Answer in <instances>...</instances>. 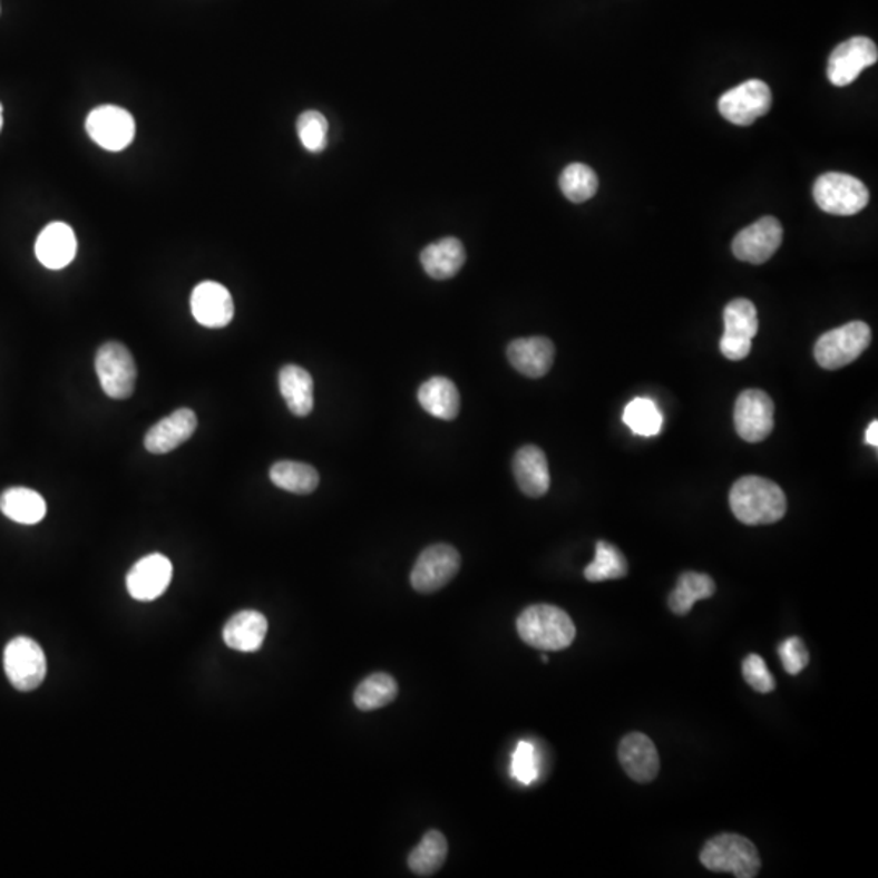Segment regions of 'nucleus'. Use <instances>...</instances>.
Instances as JSON below:
<instances>
[{"label": "nucleus", "mask_w": 878, "mask_h": 878, "mask_svg": "<svg viewBox=\"0 0 878 878\" xmlns=\"http://www.w3.org/2000/svg\"><path fill=\"white\" fill-rule=\"evenodd\" d=\"M729 505L735 518L747 526L778 523L788 511V499L781 487L757 476L742 477L732 485Z\"/></svg>", "instance_id": "1"}, {"label": "nucleus", "mask_w": 878, "mask_h": 878, "mask_svg": "<svg viewBox=\"0 0 878 878\" xmlns=\"http://www.w3.org/2000/svg\"><path fill=\"white\" fill-rule=\"evenodd\" d=\"M520 640L540 651H562L572 646L576 626L565 611L555 605L539 604L527 607L519 615Z\"/></svg>", "instance_id": "2"}, {"label": "nucleus", "mask_w": 878, "mask_h": 878, "mask_svg": "<svg viewBox=\"0 0 878 878\" xmlns=\"http://www.w3.org/2000/svg\"><path fill=\"white\" fill-rule=\"evenodd\" d=\"M700 860L708 870L731 872L738 878L757 877L761 867L755 845L734 833L719 835L710 839L701 849Z\"/></svg>", "instance_id": "3"}, {"label": "nucleus", "mask_w": 878, "mask_h": 878, "mask_svg": "<svg viewBox=\"0 0 878 878\" xmlns=\"http://www.w3.org/2000/svg\"><path fill=\"white\" fill-rule=\"evenodd\" d=\"M870 340H872V331L869 325L862 321H852L833 331L825 332L817 340L813 353L817 363L825 370H839L858 360L870 345Z\"/></svg>", "instance_id": "4"}, {"label": "nucleus", "mask_w": 878, "mask_h": 878, "mask_svg": "<svg viewBox=\"0 0 878 878\" xmlns=\"http://www.w3.org/2000/svg\"><path fill=\"white\" fill-rule=\"evenodd\" d=\"M813 199L827 214L849 217L869 204V189L862 181L845 173H825L813 184Z\"/></svg>", "instance_id": "5"}, {"label": "nucleus", "mask_w": 878, "mask_h": 878, "mask_svg": "<svg viewBox=\"0 0 878 878\" xmlns=\"http://www.w3.org/2000/svg\"><path fill=\"white\" fill-rule=\"evenodd\" d=\"M95 370L108 398L124 400L136 389L137 367L133 353L119 342H108L98 349Z\"/></svg>", "instance_id": "6"}, {"label": "nucleus", "mask_w": 878, "mask_h": 878, "mask_svg": "<svg viewBox=\"0 0 878 878\" xmlns=\"http://www.w3.org/2000/svg\"><path fill=\"white\" fill-rule=\"evenodd\" d=\"M3 671L20 692L37 690L48 674L45 651L37 641L27 636L13 638L3 651Z\"/></svg>", "instance_id": "7"}, {"label": "nucleus", "mask_w": 878, "mask_h": 878, "mask_svg": "<svg viewBox=\"0 0 878 878\" xmlns=\"http://www.w3.org/2000/svg\"><path fill=\"white\" fill-rule=\"evenodd\" d=\"M757 332L759 316L755 304L745 299L731 301L724 310V335L719 342L722 355L732 361L747 359Z\"/></svg>", "instance_id": "8"}, {"label": "nucleus", "mask_w": 878, "mask_h": 878, "mask_svg": "<svg viewBox=\"0 0 878 878\" xmlns=\"http://www.w3.org/2000/svg\"><path fill=\"white\" fill-rule=\"evenodd\" d=\"M460 568V555L448 544L431 545L421 552L412 573L410 584L421 594L437 593L456 578Z\"/></svg>", "instance_id": "9"}, {"label": "nucleus", "mask_w": 878, "mask_h": 878, "mask_svg": "<svg viewBox=\"0 0 878 878\" xmlns=\"http://www.w3.org/2000/svg\"><path fill=\"white\" fill-rule=\"evenodd\" d=\"M770 87L761 80H749L725 91L719 98L718 108L722 118L735 126H750L771 109Z\"/></svg>", "instance_id": "10"}, {"label": "nucleus", "mask_w": 878, "mask_h": 878, "mask_svg": "<svg viewBox=\"0 0 878 878\" xmlns=\"http://www.w3.org/2000/svg\"><path fill=\"white\" fill-rule=\"evenodd\" d=\"M85 129L90 139L105 150L120 152L129 147L136 137V120L127 109L103 105L88 115Z\"/></svg>", "instance_id": "11"}, {"label": "nucleus", "mask_w": 878, "mask_h": 878, "mask_svg": "<svg viewBox=\"0 0 878 878\" xmlns=\"http://www.w3.org/2000/svg\"><path fill=\"white\" fill-rule=\"evenodd\" d=\"M734 423L743 441H763L774 427L773 400L760 389H747L735 402Z\"/></svg>", "instance_id": "12"}, {"label": "nucleus", "mask_w": 878, "mask_h": 878, "mask_svg": "<svg viewBox=\"0 0 878 878\" xmlns=\"http://www.w3.org/2000/svg\"><path fill=\"white\" fill-rule=\"evenodd\" d=\"M878 59L876 42L866 37H855L841 42L828 60V80L835 87H848L860 72L874 66Z\"/></svg>", "instance_id": "13"}, {"label": "nucleus", "mask_w": 878, "mask_h": 878, "mask_svg": "<svg viewBox=\"0 0 878 878\" xmlns=\"http://www.w3.org/2000/svg\"><path fill=\"white\" fill-rule=\"evenodd\" d=\"M782 243V226L778 218L763 217L743 228L732 241V253L739 261L764 264L774 256Z\"/></svg>", "instance_id": "14"}, {"label": "nucleus", "mask_w": 878, "mask_h": 878, "mask_svg": "<svg viewBox=\"0 0 878 878\" xmlns=\"http://www.w3.org/2000/svg\"><path fill=\"white\" fill-rule=\"evenodd\" d=\"M173 565L165 555L152 554L140 558L127 573L126 586L130 597L140 602L158 599L168 589Z\"/></svg>", "instance_id": "15"}, {"label": "nucleus", "mask_w": 878, "mask_h": 878, "mask_svg": "<svg viewBox=\"0 0 878 878\" xmlns=\"http://www.w3.org/2000/svg\"><path fill=\"white\" fill-rule=\"evenodd\" d=\"M191 311L201 325L208 329H222L235 316V303L232 293L217 282H202L194 289L191 296Z\"/></svg>", "instance_id": "16"}, {"label": "nucleus", "mask_w": 878, "mask_h": 878, "mask_svg": "<svg viewBox=\"0 0 878 878\" xmlns=\"http://www.w3.org/2000/svg\"><path fill=\"white\" fill-rule=\"evenodd\" d=\"M197 428L196 413L179 409L155 423L145 435V449L152 455H168L193 437Z\"/></svg>", "instance_id": "17"}, {"label": "nucleus", "mask_w": 878, "mask_h": 878, "mask_svg": "<svg viewBox=\"0 0 878 878\" xmlns=\"http://www.w3.org/2000/svg\"><path fill=\"white\" fill-rule=\"evenodd\" d=\"M618 759L625 773L636 782L654 781L661 768L656 745L641 732H633L623 738L620 742Z\"/></svg>", "instance_id": "18"}, {"label": "nucleus", "mask_w": 878, "mask_h": 878, "mask_svg": "<svg viewBox=\"0 0 878 878\" xmlns=\"http://www.w3.org/2000/svg\"><path fill=\"white\" fill-rule=\"evenodd\" d=\"M506 355L516 371L537 380L554 367L555 345L547 338L516 339L509 343Z\"/></svg>", "instance_id": "19"}, {"label": "nucleus", "mask_w": 878, "mask_h": 878, "mask_svg": "<svg viewBox=\"0 0 878 878\" xmlns=\"http://www.w3.org/2000/svg\"><path fill=\"white\" fill-rule=\"evenodd\" d=\"M35 253L45 267L60 271L76 260V233L67 223H49L38 236Z\"/></svg>", "instance_id": "20"}, {"label": "nucleus", "mask_w": 878, "mask_h": 878, "mask_svg": "<svg viewBox=\"0 0 878 878\" xmlns=\"http://www.w3.org/2000/svg\"><path fill=\"white\" fill-rule=\"evenodd\" d=\"M513 472L520 491L530 498H540L550 488V470H548L545 452L537 446H524L513 459Z\"/></svg>", "instance_id": "21"}, {"label": "nucleus", "mask_w": 878, "mask_h": 878, "mask_svg": "<svg viewBox=\"0 0 878 878\" xmlns=\"http://www.w3.org/2000/svg\"><path fill=\"white\" fill-rule=\"evenodd\" d=\"M267 630V618L261 612L241 611L223 626V641L240 653H254L264 643Z\"/></svg>", "instance_id": "22"}, {"label": "nucleus", "mask_w": 878, "mask_h": 878, "mask_svg": "<svg viewBox=\"0 0 878 878\" xmlns=\"http://www.w3.org/2000/svg\"><path fill=\"white\" fill-rule=\"evenodd\" d=\"M280 394L295 417H308L314 407V381L304 368L286 364L279 374Z\"/></svg>", "instance_id": "23"}, {"label": "nucleus", "mask_w": 878, "mask_h": 878, "mask_svg": "<svg viewBox=\"0 0 878 878\" xmlns=\"http://www.w3.org/2000/svg\"><path fill=\"white\" fill-rule=\"evenodd\" d=\"M421 265L435 280H448L466 264V250L458 238H442L421 251Z\"/></svg>", "instance_id": "24"}, {"label": "nucleus", "mask_w": 878, "mask_h": 878, "mask_svg": "<svg viewBox=\"0 0 878 878\" xmlns=\"http://www.w3.org/2000/svg\"><path fill=\"white\" fill-rule=\"evenodd\" d=\"M419 402L425 412L439 420H455L459 416L460 394L455 382L435 377L419 389Z\"/></svg>", "instance_id": "25"}, {"label": "nucleus", "mask_w": 878, "mask_h": 878, "mask_svg": "<svg viewBox=\"0 0 878 878\" xmlns=\"http://www.w3.org/2000/svg\"><path fill=\"white\" fill-rule=\"evenodd\" d=\"M0 511L13 523L33 526L45 519L48 506L38 491L13 487L0 495Z\"/></svg>", "instance_id": "26"}, {"label": "nucleus", "mask_w": 878, "mask_h": 878, "mask_svg": "<svg viewBox=\"0 0 878 878\" xmlns=\"http://www.w3.org/2000/svg\"><path fill=\"white\" fill-rule=\"evenodd\" d=\"M714 593H716V584L711 576L686 572L680 576L677 586L669 596V607L675 615H686L692 612L696 602L710 599Z\"/></svg>", "instance_id": "27"}, {"label": "nucleus", "mask_w": 878, "mask_h": 878, "mask_svg": "<svg viewBox=\"0 0 878 878\" xmlns=\"http://www.w3.org/2000/svg\"><path fill=\"white\" fill-rule=\"evenodd\" d=\"M272 484L289 494L310 495L320 485V474L310 464L280 460L271 467Z\"/></svg>", "instance_id": "28"}, {"label": "nucleus", "mask_w": 878, "mask_h": 878, "mask_svg": "<svg viewBox=\"0 0 878 878\" xmlns=\"http://www.w3.org/2000/svg\"><path fill=\"white\" fill-rule=\"evenodd\" d=\"M448 858V841L437 830L428 831L417 848L409 855V869L416 876L431 877L441 869Z\"/></svg>", "instance_id": "29"}, {"label": "nucleus", "mask_w": 878, "mask_h": 878, "mask_svg": "<svg viewBox=\"0 0 878 878\" xmlns=\"http://www.w3.org/2000/svg\"><path fill=\"white\" fill-rule=\"evenodd\" d=\"M399 685L389 674H373L363 680L353 693L355 706L361 711L380 710L398 699Z\"/></svg>", "instance_id": "30"}, {"label": "nucleus", "mask_w": 878, "mask_h": 878, "mask_svg": "<svg viewBox=\"0 0 878 878\" xmlns=\"http://www.w3.org/2000/svg\"><path fill=\"white\" fill-rule=\"evenodd\" d=\"M628 575V563L622 552L608 542H597L596 557L584 569V578L591 583L602 581L622 579Z\"/></svg>", "instance_id": "31"}, {"label": "nucleus", "mask_w": 878, "mask_h": 878, "mask_svg": "<svg viewBox=\"0 0 878 878\" xmlns=\"http://www.w3.org/2000/svg\"><path fill=\"white\" fill-rule=\"evenodd\" d=\"M559 189L566 199L581 204L593 199L599 189V179L591 166L584 163H572L563 169L559 176Z\"/></svg>", "instance_id": "32"}, {"label": "nucleus", "mask_w": 878, "mask_h": 878, "mask_svg": "<svg viewBox=\"0 0 878 878\" xmlns=\"http://www.w3.org/2000/svg\"><path fill=\"white\" fill-rule=\"evenodd\" d=\"M623 421L626 427L640 437H656L661 433L662 419L661 410L651 399H633L623 410Z\"/></svg>", "instance_id": "33"}, {"label": "nucleus", "mask_w": 878, "mask_h": 878, "mask_svg": "<svg viewBox=\"0 0 878 878\" xmlns=\"http://www.w3.org/2000/svg\"><path fill=\"white\" fill-rule=\"evenodd\" d=\"M296 130L301 144L311 154H320L328 145L329 123L320 111H304L296 120Z\"/></svg>", "instance_id": "34"}, {"label": "nucleus", "mask_w": 878, "mask_h": 878, "mask_svg": "<svg viewBox=\"0 0 878 878\" xmlns=\"http://www.w3.org/2000/svg\"><path fill=\"white\" fill-rule=\"evenodd\" d=\"M511 777L520 784L529 786L539 778V757L536 745L529 740H520L511 760Z\"/></svg>", "instance_id": "35"}, {"label": "nucleus", "mask_w": 878, "mask_h": 878, "mask_svg": "<svg viewBox=\"0 0 878 878\" xmlns=\"http://www.w3.org/2000/svg\"><path fill=\"white\" fill-rule=\"evenodd\" d=\"M742 674L745 682L760 693H771L777 689V680L768 671L767 664L759 654H750L742 664Z\"/></svg>", "instance_id": "36"}, {"label": "nucleus", "mask_w": 878, "mask_h": 878, "mask_svg": "<svg viewBox=\"0 0 878 878\" xmlns=\"http://www.w3.org/2000/svg\"><path fill=\"white\" fill-rule=\"evenodd\" d=\"M778 653L782 665H784V671L789 675H798L809 665V651H807L806 644L798 636L782 641L779 644Z\"/></svg>", "instance_id": "37"}, {"label": "nucleus", "mask_w": 878, "mask_h": 878, "mask_svg": "<svg viewBox=\"0 0 878 878\" xmlns=\"http://www.w3.org/2000/svg\"><path fill=\"white\" fill-rule=\"evenodd\" d=\"M866 441L867 445L874 446L877 448L878 446V421L874 420L872 423L869 425L866 431Z\"/></svg>", "instance_id": "38"}, {"label": "nucleus", "mask_w": 878, "mask_h": 878, "mask_svg": "<svg viewBox=\"0 0 878 878\" xmlns=\"http://www.w3.org/2000/svg\"><path fill=\"white\" fill-rule=\"evenodd\" d=\"M2 126H3V108L2 105H0V130H2Z\"/></svg>", "instance_id": "39"}]
</instances>
